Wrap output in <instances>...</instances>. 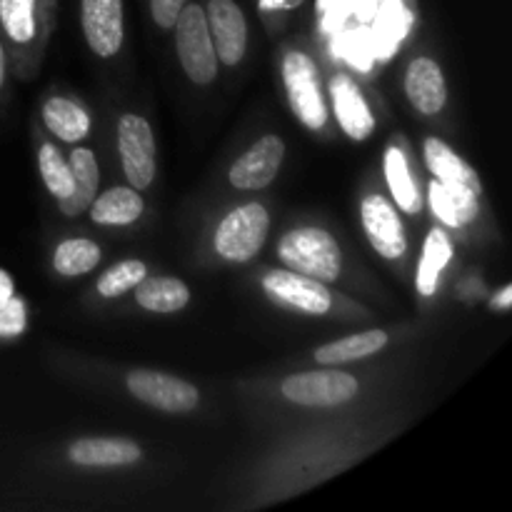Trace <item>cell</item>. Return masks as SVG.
Listing matches in <instances>:
<instances>
[{
    "label": "cell",
    "mask_w": 512,
    "mask_h": 512,
    "mask_svg": "<svg viewBox=\"0 0 512 512\" xmlns=\"http://www.w3.org/2000/svg\"><path fill=\"white\" fill-rule=\"evenodd\" d=\"M355 0H318V8L323 13H348V8H353Z\"/></svg>",
    "instance_id": "obj_33"
},
{
    "label": "cell",
    "mask_w": 512,
    "mask_h": 512,
    "mask_svg": "<svg viewBox=\"0 0 512 512\" xmlns=\"http://www.w3.org/2000/svg\"><path fill=\"white\" fill-rule=\"evenodd\" d=\"M338 55L348 58L350 63L358 65L360 70H368L373 65V35L370 30H355V33L340 35L338 38Z\"/></svg>",
    "instance_id": "obj_30"
},
{
    "label": "cell",
    "mask_w": 512,
    "mask_h": 512,
    "mask_svg": "<svg viewBox=\"0 0 512 512\" xmlns=\"http://www.w3.org/2000/svg\"><path fill=\"white\" fill-rule=\"evenodd\" d=\"M425 160H428V168L433 170L440 183L460 185V188H468L475 195H480V180L475 170L460 155H455L443 140H425Z\"/></svg>",
    "instance_id": "obj_18"
},
{
    "label": "cell",
    "mask_w": 512,
    "mask_h": 512,
    "mask_svg": "<svg viewBox=\"0 0 512 512\" xmlns=\"http://www.w3.org/2000/svg\"><path fill=\"white\" fill-rule=\"evenodd\" d=\"M100 263V248L93 243V240L75 238L65 240V243L58 245L55 250L53 265L60 275H68V278H75V275H85Z\"/></svg>",
    "instance_id": "obj_26"
},
{
    "label": "cell",
    "mask_w": 512,
    "mask_h": 512,
    "mask_svg": "<svg viewBox=\"0 0 512 512\" xmlns=\"http://www.w3.org/2000/svg\"><path fill=\"white\" fill-rule=\"evenodd\" d=\"M10 295H13V280L8 278V273H3V270H0V303H3V300H8Z\"/></svg>",
    "instance_id": "obj_35"
},
{
    "label": "cell",
    "mask_w": 512,
    "mask_h": 512,
    "mask_svg": "<svg viewBox=\"0 0 512 512\" xmlns=\"http://www.w3.org/2000/svg\"><path fill=\"white\" fill-rule=\"evenodd\" d=\"M43 118L50 133H55L65 143H78L90 130L88 113L68 98H50L43 108Z\"/></svg>",
    "instance_id": "obj_23"
},
{
    "label": "cell",
    "mask_w": 512,
    "mask_h": 512,
    "mask_svg": "<svg viewBox=\"0 0 512 512\" xmlns=\"http://www.w3.org/2000/svg\"><path fill=\"white\" fill-rule=\"evenodd\" d=\"M183 5L185 0H150L153 20L160 25V28H173L180 10H183Z\"/></svg>",
    "instance_id": "obj_32"
},
{
    "label": "cell",
    "mask_w": 512,
    "mask_h": 512,
    "mask_svg": "<svg viewBox=\"0 0 512 512\" xmlns=\"http://www.w3.org/2000/svg\"><path fill=\"white\" fill-rule=\"evenodd\" d=\"M303 0H260V8L263 10H293Z\"/></svg>",
    "instance_id": "obj_34"
},
{
    "label": "cell",
    "mask_w": 512,
    "mask_h": 512,
    "mask_svg": "<svg viewBox=\"0 0 512 512\" xmlns=\"http://www.w3.org/2000/svg\"><path fill=\"white\" fill-rule=\"evenodd\" d=\"M145 273L148 270H145L140 260H123V263L113 265V268L100 275L98 293L103 298H120L123 293L133 290L145 278Z\"/></svg>",
    "instance_id": "obj_29"
},
{
    "label": "cell",
    "mask_w": 512,
    "mask_h": 512,
    "mask_svg": "<svg viewBox=\"0 0 512 512\" xmlns=\"http://www.w3.org/2000/svg\"><path fill=\"white\" fill-rule=\"evenodd\" d=\"M280 260L290 270L320 283H335L340 275V248L330 233L320 228H298L283 235Z\"/></svg>",
    "instance_id": "obj_1"
},
{
    "label": "cell",
    "mask_w": 512,
    "mask_h": 512,
    "mask_svg": "<svg viewBox=\"0 0 512 512\" xmlns=\"http://www.w3.org/2000/svg\"><path fill=\"white\" fill-rule=\"evenodd\" d=\"M453 248H450L448 235L440 228L430 230V235L425 238L423 258L418 265V290L420 295H433L438 288V278L443 273V268L448 265Z\"/></svg>",
    "instance_id": "obj_24"
},
{
    "label": "cell",
    "mask_w": 512,
    "mask_h": 512,
    "mask_svg": "<svg viewBox=\"0 0 512 512\" xmlns=\"http://www.w3.org/2000/svg\"><path fill=\"white\" fill-rule=\"evenodd\" d=\"M135 300L153 313H175L188 305L190 290L178 278H143L135 285Z\"/></svg>",
    "instance_id": "obj_20"
},
{
    "label": "cell",
    "mask_w": 512,
    "mask_h": 512,
    "mask_svg": "<svg viewBox=\"0 0 512 512\" xmlns=\"http://www.w3.org/2000/svg\"><path fill=\"white\" fill-rule=\"evenodd\" d=\"M430 205L433 213L450 228H463L478 215V195L460 185H445L440 180L430 183Z\"/></svg>",
    "instance_id": "obj_17"
},
{
    "label": "cell",
    "mask_w": 512,
    "mask_h": 512,
    "mask_svg": "<svg viewBox=\"0 0 512 512\" xmlns=\"http://www.w3.org/2000/svg\"><path fill=\"white\" fill-rule=\"evenodd\" d=\"M35 0H0V23L13 43H30L35 35Z\"/></svg>",
    "instance_id": "obj_27"
},
{
    "label": "cell",
    "mask_w": 512,
    "mask_h": 512,
    "mask_svg": "<svg viewBox=\"0 0 512 512\" xmlns=\"http://www.w3.org/2000/svg\"><path fill=\"white\" fill-rule=\"evenodd\" d=\"M358 393V380L338 370H313L298 373L283 383V395L290 403L308 408H333L348 403Z\"/></svg>",
    "instance_id": "obj_5"
},
{
    "label": "cell",
    "mask_w": 512,
    "mask_h": 512,
    "mask_svg": "<svg viewBox=\"0 0 512 512\" xmlns=\"http://www.w3.org/2000/svg\"><path fill=\"white\" fill-rule=\"evenodd\" d=\"M25 330V305L10 295L0 303V338H15Z\"/></svg>",
    "instance_id": "obj_31"
},
{
    "label": "cell",
    "mask_w": 512,
    "mask_h": 512,
    "mask_svg": "<svg viewBox=\"0 0 512 512\" xmlns=\"http://www.w3.org/2000/svg\"><path fill=\"white\" fill-rule=\"evenodd\" d=\"M333 105L340 125L353 140H365L375 130V118L365 103L363 93L348 75L333 80Z\"/></svg>",
    "instance_id": "obj_14"
},
{
    "label": "cell",
    "mask_w": 512,
    "mask_h": 512,
    "mask_svg": "<svg viewBox=\"0 0 512 512\" xmlns=\"http://www.w3.org/2000/svg\"><path fill=\"white\" fill-rule=\"evenodd\" d=\"M40 175L45 180V188L55 195V198H68L73 193V170L70 163H65L63 155L53 148V145H43L38 153Z\"/></svg>",
    "instance_id": "obj_28"
},
{
    "label": "cell",
    "mask_w": 512,
    "mask_h": 512,
    "mask_svg": "<svg viewBox=\"0 0 512 512\" xmlns=\"http://www.w3.org/2000/svg\"><path fill=\"white\" fill-rule=\"evenodd\" d=\"M270 215L260 203H248L243 208L233 210L223 218L218 233H215V250L225 260L245 263L255 258L268 238Z\"/></svg>",
    "instance_id": "obj_3"
},
{
    "label": "cell",
    "mask_w": 512,
    "mask_h": 512,
    "mask_svg": "<svg viewBox=\"0 0 512 512\" xmlns=\"http://www.w3.org/2000/svg\"><path fill=\"white\" fill-rule=\"evenodd\" d=\"M510 303H512V288L508 285V288H503V293L493 300V308L505 310V308H510Z\"/></svg>",
    "instance_id": "obj_36"
},
{
    "label": "cell",
    "mask_w": 512,
    "mask_h": 512,
    "mask_svg": "<svg viewBox=\"0 0 512 512\" xmlns=\"http://www.w3.org/2000/svg\"><path fill=\"white\" fill-rule=\"evenodd\" d=\"M285 145L278 135H265L230 168V183L240 190H260L270 185L283 163Z\"/></svg>",
    "instance_id": "obj_8"
},
{
    "label": "cell",
    "mask_w": 512,
    "mask_h": 512,
    "mask_svg": "<svg viewBox=\"0 0 512 512\" xmlns=\"http://www.w3.org/2000/svg\"><path fill=\"white\" fill-rule=\"evenodd\" d=\"M83 33L93 53L110 58L123 43V0H80Z\"/></svg>",
    "instance_id": "obj_9"
},
{
    "label": "cell",
    "mask_w": 512,
    "mask_h": 512,
    "mask_svg": "<svg viewBox=\"0 0 512 512\" xmlns=\"http://www.w3.org/2000/svg\"><path fill=\"white\" fill-rule=\"evenodd\" d=\"M360 213H363V228L370 245L383 258H400L405 253V248H408V243H405L403 223H400L393 205L383 195H368L363 200V210Z\"/></svg>",
    "instance_id": "obj_12"
},
{
    "label": "cell",
    "mask_w": 512,
    "mask_h": 512,
    "mask_svg": "<svg viewBox=\"0 0 512 512\" xmlns=\"http://www.w3.org/2000/svg\"><path fill=\"white\" fill-rule=\"evenodd\" d=\"M205 18H208L210 38L215 40V55L225 65L240 63L248 45V25H245L243 10L233 0H210Z\"/></svg>",
    "instance_id": "obj_11"
},
{
    "label": "cell",
    "mask_w": 512,
    "mask_h": 512,
    "mask_svg": "<svg viewBox=\"0 0 512 512\" xmlns=\"http://www.w3.org/2000/svg\"><path fill=\"white\" fill-rule=\"evenodd\" d=\"M263 285L273 298L283 300V303L293 305L308 315H323L333 305L325 283L295 273V270H273V273L265 275Z\"/></svg>",
    "instance_id": "obj_10"
},
{
    "label": "cell",
    "mask_w": 512,
    "mask_h": 512,
    "mask_svg": "<svg viewBox=\"0 0 512 512\" xmlns=\"http://www.w3.org/2000/svg\"><path fill=\"white\" fill-rule=\"evenodd\" d=\"M140 448L120 438H85L70 445V460L85 468H115L140 460Z\"/></svg>",
    "instance_id": "obj_15"
},
{
    "label": "cell",
    "mask_w": 512,
    "mask_h": 512,
    "mask_svg": "<svg viewBox=\"0 0 512 512\" xmlns=\"http://www.w3.org/2000/svg\"><path fill=\"white\" fill-rule=\"evenodd\" d=\"M385 345H388V333H383V330H368V333L350 335V338L323 345V348H318V353H315V360H318L320 365L353 363V360L368 358V355L378 353Z\"/></svg>",
    "instance_id": "obj_21"
},
{
    "label": "cell",
    "mask_w": 512,
    "mask_h": 512,
    "mask_svg": "<svg viewBox=\"0 0 512 512\" xmlns=\"http://www.w3.org/2000/svg\"><path fill=\"white\" fill-rule=\"evenodd\" d=\"M118 148L125 178L135 190H145L155 178V140L148 120L123 115L118 123Z\"/></svg>",
    "instance_id": "obj_6"
},
{
    "label": "cell",
    "mask_w": 512,
    "mask_h": 512,
    "mask_svg": "<svg viewBox=\"0 0 512 512\" xmlns=\"http://www.w3.org/2000/svg\"><path fill=\"white\" fill-rule=\"evenodd\" d=\"M70 170H73V193L68 198H60L58 205L65 215H80L93 205L98 193V160L93 150L75 148L70 153Z\"/></svg>",
    "instance_id": "obj_16"
},
{
    "label": "cell",
    "mask_w": 512,
    "mask_h": 512,
    "mask_svg": "<svg viewBox=\"0 0 512 512\" xmlns=\"http://www.w3.org/2000/svg\"><path fill=\"white\" fill-rule=\"evenodd\" d=\"M128 390L143 403L165 413H190L198 405V388L185 380L153 370H135L128 375Z\"/></svg>",
    "instance_id": "obj_7"
},
{
    "label": "cell",
    "mask_w": 512,
    "mask_h": 512,
    "mask_svg": "<svg viewBox=\"0 0 512 512\" xmlns=\"http://www.w3.org/2000/svg\"><path fill=\"white\" fill-rule=\"evenodd\" d=\"M283 80L288 90L290 108L308 128L320 130L328 123V108H325L323 93L318 83V68L305 53H288L283 63Z\"/></svg>",
    "instance_id": "obj_4"
},
{
    "label": "cell",
    "mask_w": 512,
    "mask_h": 512,
    "mask_svg": "<svg viewBox=\"0 0 512 512\" xmlns=\"http://www.w3.org/2000/svg\"><path fill=\"white\" fill-rule=\"evenodd\" d=\"M405 93L408 100L425 115L440 113L448 100L445 78L440 73V65L430 58H415L405 75Z\"/></svg>",
    "instance_id": "obj_13"
},
{
    "label": "cell",
    "mask_w": 512,
    "mask_h": 512,
    "mask_svg": "<svg viewBox=\"0 0 512 512\" xmlns=\"http://www.w3.org/2000/svg\"><path fill=\"white\" fill-rule=\"evenodd\" d=\"M143 213V198L135 188H110L93 200V220L100 225H130Z\"/></svg>",
    "instance_id": "obj_22"
},
{
    "label": "cell",
    "mask_w": 512,
    "mask_h": 512,
    "mask_svg": "<svg viewBox=\"0 0 512 512\" xmlns=\"http://www.w3.org/2000/svg\"><path fill=\"white\" fill-rule=\"evenodd\" d=\"M385 178H388L390 193L403 213H418L420 210V193L415 180L410 178L408 160L398 148H390L385 153Z\"/></svg>",
    "instance_id": "obj_25"
},
{
    "label": "cell",
    "mask_w": 512,
    "mask_h": 512,
    "mask_svg": "<svg viewBox=\"0 0 512 512\" xmlns=\"http://www.w3.org/2000/svg\"><path fill=\"white\" fill-rule=\"evenodd\" d=\"M175 38L185 75L198 85L213 83L218 73V55L210 38L208 18L200 5H183L175 20Z\"/></svg>",
    "instance_id": "obj_2"
},
{
    "label": "cell",
    "mask_w": 512,
    "mask_h": 512,
    "mask_svg": "<svg viewBox=\"0 0 512 512\" xmlns=\"http://www.w3.org/2000/svg\"><path fill=\"white\" fill-rule=\"evenodd\" d=\"M410 28V13L400 0H385L375 13V33L373 35V55L380 60H388L398 50V43L405 38Z\"/></svg>",
    "instance_id": "obj_19"
},
{
    "label": "cell",
    "mask_w": 512,
    "mask_h": 512,
    "mask_svg": "<svg viewBox=\"0 0 512 512\" xmlns=\"http://www.w3.org/2000/svg\"><path fill=\"white\" fill-rule=\"evenodd\" d=\"M5 83V53H3V45H0V88Z\"/></svg>",
    "instance_id": "obj_37"
}]
</instances>
